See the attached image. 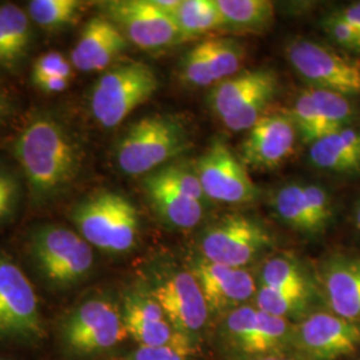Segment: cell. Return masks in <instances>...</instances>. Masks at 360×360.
<instances>
[{
    "label": "cell",
    "mask_w": 360,
    "mask_h": 360,
    "mask_svg": "<svg viewBox=\"0 0 360 360\" xmlns=\"http://www.w3.org/2000/svg\"><path fill=\"white\" fill-rule=\"evenodd\" d=\"M214 327L215 348L224 360L292 352L294 323L272 316L254 303L226 314Z\"/></svg>",
    "instance_id": "cell-2"
},
{
    "label": "cell",
    "mask_w": 360,
    "mask_h": 360,
    "mask_svg": "<svg viewBox=\"0 0 360 360\" xmlns=\"http://www.w3.org/2000/svg\"><path fill=\"white\" fill-rule=\"evenodd\" d=\"M30 43L28 15L15 4L0 6V65L15 68L26 58Z\"/></svg>",
    "instance_id": "cell-24"
},
{
    "label": "cell",
    "mask_w": 360,
    "mask_h": 360,
    "mask_svg": "<svg viewBox=\"0 0 360 360\" xmlns=\"http://www.w3.org/2000/svg\"><path fill=\"white\" fill-rule=\"evenodd\" d=\"M169 15L181 40L200 37L224 26L218 0H179Z\"/></svg>",
    "instance_id": "cell-26"
},
{
    "label": "cell",
    "mask_w": 360,
    "mask_h": 360,
    "mask_svg": "<svg viewBox=\"0 0 360 360\" xmlns=\"http://www.w3.org/2000/svg\"><path fill=\"white\" fill-rule=\"evenodd\" d=\"M0 360H1V359H0Z\"/></svg>",
    "instance_id": "cell-43"
},
{
    "label": "cell",
    "mask_w": 360,
    "mask_h": 360,
    "mask_svg": "<svg viewBox=\"0 0 360 360\" xmlns=\"http://www.w3.org/2000/svg\"><path fill=\"white\" fill-rule=\"evenodd\" d=\"M71 63L59 52L51 51L39 56L32 68V82L44 77H67L71 79Z\"/></svg>",
    "instance_id": "cell-35"
},
{
    "label": "cell",
    "mask_w": 360,
    "mask_h": 360,
    "mask_svg": "<svg viewBox=\"0 0 360 360\" xmlns=\"http://www.w3.org/2000/svg\"><path fill=\"white\" fill-rule=\"evenodd\" d=\"M143 186L155 211L169 226L187 230L200 223L203 217L202 203L180 193L160 168L148 174Z\"/></svg>",
    "instance_id": "cell-22"
},
{
    "label": "cell",
    "mask_w": 360,
    "mask_h": 360,
    "mask_svg": "<svg viewBox=\"0 0 360 360\" xmlns=\"http://www.w3.org/2000/svg\"><path fill=\"white\" fill-rule=\"evenodd\" d=\"M251 360H300L295 354L292 352H282V354H272V355H267V356H262V358H257V359Z\"/></svg>",
    "instance_id": "cell-41"
},
{
    "label": "cell",
    "mask_w": 360,
    "mask_h": 360,
    "mask_svg": "<svg viewBox=\"0 0 360 360\" xmlns=\"http://www.w3.org/2000/svg\"><path fill=\"white\" fill-rule=\"evenodd\" d=\"M278 90V77L271 70H250L218 83L208 96L212 111L224 120L243 111L259 95Z\"/></svg>",
    "instance_id": "cell-21"
},
{
    "label": "cell",
    "mask_w": 360,
    "mask_h": 360,
    "mask_svg": "<svg viewBox=\"0 0 360 360\" xmlns=\"http://www.w3.org/2000/svg\"><path fill=\"white\" fill-rule=\"evenodd\" d=\"M178 334L196 352L206 338L211 316L191 271H174L156 281L150 291Z\"/></svg>",
    "instance_id": "cell-8"
},
{
    "label": "cell",
    "mask_w": 360,
    "mask_h": 360,
    "mask_svg": "<svg viewBox=\"0 0 360 360\" xmlns=\"http://www.w3.org/2000/svg\"><path fill=\"white\" fill-rule=\"evenodd\" d=\"M127 44L129 40L110 19L95 16L83 28L71 52V63L82 72L101 71L112 65Z\"/></svg>",
    "instance_id": "cell-20"
},
{
    "label": "cell",
    "mask_w": 360,
    "mask_h": 360,
    "mask_svg": "<svg viewBox=\"0 0 360 360\" xmlns=\"http://www.w3.org/2000/svg\"><path fill=\"white\" fill-rule=\"evenodd\" d=\"M41 331L38 299L25 272L0 257V336L31 338Z\"/></svg>",
    "instance_id": "cell-15"
},
{
    "label": "cell",
    "mask_w": 360,
    "mask_h": 360,
    "mask_svg": "<svg viewBox=\"0 0 360 360\" xmlns=\"http://www.w3.org/2000/svg\"><path fill=\"white\" fill-rule=\"evenodd\" d=\"M195 172L205 195L217 202L248 203L259 193L242 160L220 141L212 143L198 160Z\"/></svg>",
    "instance_id": "cell-13"
},
{
    "label": "cell",
    "mask_w": 360,
    "mask_h": 360,
    "mask_svg": "<svg viewBox=\"0 0 360 360\" xmlns=\"http://www.w3.org/2000/svg\"><path fill=\"white\" fill-rule=\"evenodd\" d=\"M245 60V47L235 39H206L181 58L180 77L193 87H208L233 77Z\"/></svg>",
    "instance_id": "cell-16"
},
{
    "label": "cell",
    "mask_w": 360,
    "mask_h": 360,
    "mask_svg": "<svg viewBox=\"0 0 360 360\" xmlns=\"http://www.w3.org/2000/svg\"><path fill=\"white\" fill-rule=\"evenodd\" d=\"M355 226L360 231V202L359 205L356 206V210H355Z\"/></svg>",
    "instance_id": "cell-42"
},
{
    "label": "cell",
    "mask_w": 360,
    "mask_h": 360,
    "mask_svg": "<svg viewBox=\"0 0 360 360\" xmlns=\"http://www.w3.org/2000/svg\"><path fill=\"white\" fill-rule=\"evenodd\" d=\"M309 160L314 167L342 172H360V131L351 127L339 129L309 147Z\"/></svg>",
    "instance_id": "cell-23"
},
{
    "label": "cell",
    "mask_w": 360,
    "mask_h": 360,
    "mask_svg": "<svg viewBox=\"0 0 360 360\" xmlns=\"http://www.w3.org/2000/svg\"><path fill=\"white\" fill-rule=\"evenodd\" d=\"M259 287L272 290L311 291L309 279L300 264L292 257L276 255L269 257L259 274Z\"/></svg>",
    "instance_id": "cell-29"
},
{
    "label": "cell",
    "mask_w": 360,
    "mask_h": 360,
    "mask_svg": "<svg viewBox=\"0 0 360 360\" xmlns=\"http://www.w3.org/2000/svg\"><path fill=\"white\" fill-rule=\"evenodd\" d=\"M62 330L67 347L82 355L108 351L129 338L122 309L107 297H92L79 304Z\"/></svg>",
    "instance_id": "cell-10"
},
{
    "label": "cell",
    "mask_w": 360,
    "mask_h": 360,
    "mask_svg": "<svg viewBox=\"0 0 360 360\" xmlns=\"http://www.w3.org/2000/svg\"><path fill=\"white\" fill-rule=\"evenodd\" d=\"M287 59L312 89L345 96L360 95V60L334 51L319 43L296 39L287 49Z\"/></svg>",
    "instance_id": "cell-9"
},
{
    "label": "cell",
    "mask_w": 360,
    "mask_h": 360,
    "mask_svg": "<svg viewBox=\"0 0 360 360\" xmlns=\"http://www.w3.org/2000/svg\"><path fill=\"white\" fill-rule=\"evenodd\" d=\"M19 186L13 175L0 168V223L8 218L16 208Z\"/></svg>",
    "instance_id": "cell-36"
},
{
    "label": "cell",
    "mask_w": 360,
    "mask_h": 360,
    "mask_svg": "<svg viewBox=\"0 0 360 360\" xmlns=\"http://www.w3.org/2000/svg\"><path fill=\"white\" fill-rule=\"evenodd\" d=\"M296 129L290 115H263L248 129L240 147L247 167L271 169L287 160L295 147Z\"/></svg>",
    "instance_id": "cell-18"
},
{
    "label": "cell",
    "mask_w": 360,
    "mask_h": 360,
    "mask_svg": "<svg viewBox=\"0 0 360 360\" xmlns=\"http://www.w3.org/2000/svg\"><path fill=\"white\" fill-rule=\"evenodd\" d=\"M190 271L205 296L211 322L254 303L257 282L247 269L223 266L199 257L193 259Z\"/></svg>",
    "instance_id": "cell-14"
},
{
    "label": "cell",
    "mask_w": 360,
    "mask_h": 360,
    "mask_svg": "<svg viewBox=\"0 0 360 360\" xmlns=\"http://www.w3.org/2000/svg\"><path fill=\"white\" fill-rule=\"evenodd\" d=\"M324 300L335 315L360 324V259L334 255L321 270Z\"/></svg>",
    "instance_id": "cell-19"
},
{
    "label": "cell",
    "mask_w": 360,
    "mask_h": 360,
    "mask_svg": "<svg viewBox=\"0 0 360 360\" xmlns=\"http://www.w3.org/2000/svg\"><path fill=\"white\" fill-rule=\"evenodd\" d=\"M34 84L43 92L59 94V92L67 90V87L70 84V79L59 77H44V79H39L37 82H34Z\"/></svg>",
    "instance_id": "cell-38"
},
{
    "label": "cell",
    "mask_w": 360,
    "mask_h": 360,
    "mask_svg": "<svg viewBox=\"0 0 360 360\" xmlns=\"http://www.w3.org/2000/svg\"><path fill=\"white\" fill-rule=\"evenodd\" d=\"M102 8L104 16L142 50H162L181 41L172 16L154 0H114L102 3Z\"/></svg>",
    "instance_id": "cell-12"
},
{
    "label": "cell",
    "mask_w": 360,
    "mask_h": 360,
    "mask_svg": "<svg viewBox=\"0 0 360 360\" xmlns=\"http://www.w3.org/2000/svg\"><path fill=\"white\" fill-rule=\"evenodd\" d=\"M31 255L40 274L60 287L83 281L94 266L92 245L62 226H44L34 232Z\"/></svg>",
    "instance_id": "cell-6"
},
{
    "label": "cell",
    "mask_w": 360,
    "mask_h": 360,
    "mask_svg": "<svg viewBox=\"0 0 360 360\" xmlns=\"http://www.w3.org/2000/svg\"><path fill=\"white\" fill-rule=\"evenodd\" d=\"M13 154L39 199L62 193L82 167V150L65 126L51 116L32 119L13 144Z\"/></svg>",
    "instance_id": "cell-1"
},
{
    "label": "cell",
    "mask_w": 360,
    "mask_h": 360,
    "mask_svg": "<svg viewBox=\"0 0 360 360\" xmlns=\"http://www.w3.org/2000/svg\"><path fill=\"white\" fill-rule=\"evenodd\" d=\"M339 13L360 32V1H355Z\"/></svg>",
    "instance_id": "cell-39"
},
{
    "label": "cell",
    "mask_w": 360,
    "mask_h": 360,
    "mask_svg": "<svg viewBox=\"0 0 360 360\" xmlns=\"http://www.w3.org/2000/svg\"><path fill=\"white\" fill-rule=\"evenodd\" d=\"M159 87L154 70L142 62H126L111 67L91 91L92 115L105 127L119 126Z\"/></svg>",
    "instance_id": "cell-5"
},
{
    "label": "cell",
    "mask_w": 360,
    "mask_h": 360,
    "mask_svg": "<svg viewBox=\"0 0 360 360\" xmlns=\"http://www.w3.org/2000/svg\"><path fill=\"white\" fill-rule=\"evenodd\" d=\"M160 169L180 193H184L186 196L198 202L203 199L205 193L196 172H193L190 168L178 166V165L160 167Z\"/></svg>",
    "instance_id": "cell-33"
},
{
    "label": "cell",
    "mask_w": 360,
    "mask_h": 360,
    "mask_svg": "<svg viewBox=\"0 0 360 360\" xmlns=\"http://www.w3.org/2000/svg\"><path fill=\"white\" fill-rule=\"evenodd\" d=\"M311 295L312 291H290L259 287L254 304L272 316L296 323L312 312L309 307Z\"/></svg>",
    "instance_id": "cell-27"
},
{
    "label": "cell",
    "mask_w": 360,
    "mask_h": 360,
    "mask_svg": "<svg viewBox=\"0 0 360 360\" xmlns=\"http://www.w3.org/2000/svg\"><path fill=\"white\" fill-rule=\"evenodd\" d=\"M274 208L285 224L296 231L315 233L322 231L309 211L303 184H288L274 198Z\"/></svg>",
    "instance_id": "cell-28"
},
{
    "label": "cell",
    "mask_w": 360,
    "mask_h": 360,
    "mask_svg": "<svg viewBox=\"0 0 360 360\" xmlns=\"http://www.w3.org/2000/svg\"><path fill=\"white\" fill-rule=\"evenodd\" d=\"M324 30L338 46L348 51L360 52V32L339 13L324 20Z\"/></svg>",
    "instance_id": "cell-32"
},
{
    "label": "cell",
    "mask_w": 360,
    "mask_h": 360,
    "mask_svg": "<svg viewBox=\"0 0 360 360\" xmlns=\"http://www.w3.org/2000/svg\"><path fill=\"white\" fill-rule=\"evenodd\" d=\"M303 191L309 205V211L319 229L323 230L333 218L331 199L327 191L318 184H303Z\"/></svg>",
    "instance_id": "cell-34"
},
{
    "label": "cell",
    "mask_w": 360,
    "mask_h": 360,
    "mask_svg": "<svg viewBox=\"0 0 360 360\" xmlns=\"http://www.w3.org/2000/svg\"><path fill=\"white\" fill-rule=\"evenodd\" d=\"M129 360H193V356L169 347H138Z\"/></svg>",
    "instance_id": "cell-37"
},
{
    "label": "cell",
    "mask_w": 360,
    "mask_h": 360,
    "mask_svg": "<svg viewBox=\"0 0 360 360\" xmlns=\"http://www.w3.org/2000/svg\"><path fill=\"white\" fill-rule=\"evenodd\" d=\"M223 28L235 34H260L270 28L275 8L269 0H218Z\"/></svg>",
    "instance_id": "cell-25"
},
{
    "label": "cell",
    "mask_w": 360,
    "mask_h": 360,
    "mask_svg": "<svg viewBox=\"0 0 360 360\" xmlns=\"http://www.w3.org/2000/svg\"><path fill=\"white\" fill-rule=\"evenodd\" d=\"M272 238L257 220L242 214L226 215L211 224L199 240L200 257L208 262L247 269L267 252Z\"/></svg>",
    "instance_id": "cell-7"
},
{
    "label": "cell",
    "mask_w": 360,
    "mask_h": 360,
    "mask_svg": "<svg viewBox=\"0 0 360 360\" xmlns=\"http://www.w3.org/2000/svg\"><path fill=\"white\" fill-rule=\"evenodd\" d=\"M83 3L77 0H32L28 16L46 30L55 31L77 22Z\"/></svg>",
    "instance_id": "cell-30"
},
{
    "label": "cell",
    "mask_w": 360,
    "mask_h": 360,
    "mask_svg": "<svg viewBox=\"0 0 360 360\" xmlns=\"http://www.w3.org/2000/svg\"><path fill=\"white\" fill-rule=\"evenodd\" d=\"M290 117L295 126L296 132L300 134L304 142L312 144L327 136V129L321 110L309 90L297 96Z\"/></svg>",
    "instance_id": "cell-31"
},
{
    "label": "cell",
    "mask_w": 360,
    "mask_h": 360,
    "mask_svg": "<svg viewBox=\"0 0 360 360\" xmlns=\"http://www.w3.org/2000/svg\"><path fill=\"white\" fill-rule=\"evenodd\" d=\"M122 312L129 338L138 343V347H169L195 355L150 292H129Z\"/></svg>",
    "instance_id": "cell-17"
},
{
    "label": "cell",
    "mask_w": 360,
    "mask_h": 360,
    "mask_svg": "<svg viewBox=\"0 0 360 360\" xmlns=\"http://www.w3.org/2000/svg\"><path fill=\"white\" fill-rule=\"evenodd\" d=\"M11 111V102L7 94L0 89V119L8 115Z\"/></svg>",
    "instance_id": "cell-40"
},
{
    "label": "cell",
    "mask_w": 360,
    "mask_h": 360,
    "mask_svg": "<svg viewBox=\"0 0 360 360\" xmlns=\"http://www.w3.org/2000/svg\"><path fill=\"white\" fill-rule=\"evenodd\" d=\"M190 147L188 134L175 117L154 115L134 123L116 150L117 166L129 175L151 174Z\"/></svg>",
    "instance_id": "cell-3"
},
{
    "label": "cell",
    "mask_w": 360,
    "mask_h": 360,
    "mask_svg": "<svg viewBox=\"0 0 360 360\" xmlns=\"http://www.w3.org/2000/svg\"><path fill=\"white\" fill-rule=\"evenodd\" d=\"M72 220L91 245L111 254L129 252L139 233L138 211L120 193H95L75 207Z\"/></svg>",
    "instance_id": "cell-4"
},
{
    "label": "cell",
    "mask_w": 360,
    "mask_h": 360,
    "mask_svg": "<svg viewBox=\"0 0 360 360\" xmlns=\"http://www.w3.org/2000/svg\"><path fill=\"white\" fill-rule=\"evenodd\" d=\"M360 347V324L331 311H312L294 323L292 352L300 360H340Z\"/></svg>",
    "instance_id": "cell-11"
}]
</instances>
